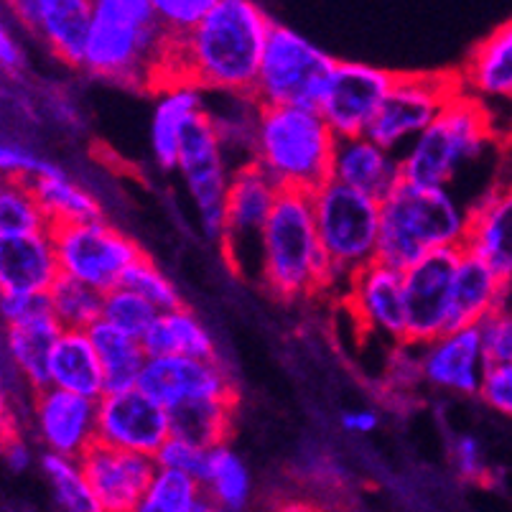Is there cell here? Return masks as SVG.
I'll return each mask as SVG.
<instances>
[{"mask_svg": "<svg viewBox=\"0 0 512 512\" xmlns=\"http://www.w3.org/2000/svg\"><path fill=\"white\" fill-rule=\"evenodd\" d=\"M273 18L253 0H214L197 29L171 44L166 85L189 82L202 92L253 97Z\"/></svg>", "mask_w": 512, "mask_h": 512, "instance_id": "6da1fadb", "label": "cell"}, {"mask_svg": "<svg viewBox=\"0 0 512 512\" xmlns=\"http://www.w3.org/2000/svg\"><path fill=\"white\" fill-rule=\"evenodd\" d=\"M171 44L153 0H92L85 72L125 87H164Z\"/></svg>", "mask_w": 512, "mask_h": 512, "instance_id": "7a4b0ae2", "label": "cell"}, {"mask_svg": "<svg viewBox=\"0 0 512 512\" xmlns=\"http://www.w3.org/2000/svg\"><path fill=\"white\" fill-rule=\"evenodd\" d=\"M469 237V207L444 186L400 181L383 202L377 260L398 271L439 250H464Z\"/></svg>", "mask_w": 512, "mask_h": 512, "instance_id": "3957f363", "label": "cell"}, {"mask_svg": "<svg viewBox=\"0 0 512 512\" xmlns=\"http://www.w3.org/2000/svg\"><path fill=\"white\" fill-rule=\"evenodd\" d=\"M260 286L278 301L334 293L329 260L316 232L314 199L281 192L260 240Z\"/></svg>", "mask_w": 512, "mask_h": 512, "instance_id": "277c9868", "label": "cell"}, {"mask_svg": "<svg viewBox=\"0 0 512 512\" xmlns=\"http://www.w3.org/2000/svg\"><path fill=\"white\" fill-rule=\"evenodd\" d=\"M339 136L319 110L299 105H260L253 164L283 192L316 194L332 181Z\"/></svg>", "mask_w": 512, "mask_h": 512, "instance_id": "5b68a950", "label": "cell"}, {"mask_svg": "<svg viewBox=\"0 0 512 512\" xmlns=\"http://www.w3.org/2000/svg\"><path fill=\"white\" fill-rule=\"evenodd\" d=\"M495 138L490 110L467 92H459L444 113L400 153L403 181L451 189L464 166L479 161Z\"/></svg>", "mask_w": 512, "mask_h": 512, "instance_id": "8992f818", "label": "cell"}, {"mask_svg": "<svg viewBox=\"0 0 512 512\" xmlns=\"http://www.w3.org/2000/svg\"><path fill=\"white\" fill-rule=\"evenodd\" d=\"M311 199L316 232L332 268L334 296H342L352 276L377 260L383 202L334 179L311 194Z\"/></svg>", "mask_w": 512, "mask_h": 512, "instance_id": "52a82bcc", "label": "cell"}, {"mask_svg": "<svg viewBox=\"0 0 512 512\" xmlns=\"http://www.w3.org/2000/svg\"><path fill=\"white\" fill-rule=\"evenodd\" d=\"M337 59L304 34L273 21L260 62L255 100L263 107L299 105L319 110Z\"/></svg>", "mask_w": 512, "mask_h": 512, "instance_id": "ba28073f", "label": "cell"}, {"mask_svg": "<svg viewBox=\"0 0 512 512\" xmlns=\"http://www.w3.org/2000/svg\"><path fill=\"white\" fill-rule=\"evenodd\" d=\"M179 174L186 192L197 209L199 230L209 242H220L227 225V192H230L232 166L222 146L220 128L204 107L186 125L179 151Z\"/></svg>", "mask_w": 512, "mask_h": 512, "instance_id": "9c48e42d", "label": "cell"}, {"mask_svg": "<svg viewBox=\"0 0 512 512\" xmlns=\"http://www.w3.org/2000/svg\"><path fill=\"white\" fill-rule=\"evenodd\" d=\"M51 240L57 248L62 276L100 293L123 286L130 268L146 255L133 237L110 225L105 217L82 225L54 227Z\"/></svg>", "mask_w": 512, "mask_h": 512, "instance_id": "30bf717a", "label": "cell"}, {"mask_svg": "<svg viewBox=\"0 0 512 512\" xmlns=\"http://www.w3.org/2000/svg\"><path fill=\"white\" fill-rule=\"evenodd\" d=\"M462 92L459 74L418 72L398 74L395 85L377 113L367 136L380 146L403 153L428 125L434 123L444 107Z\"/></svg>", "mask_w": 512, "mask_h": 512, "instance_id": "8fae6325", "label": "cell"}, {"mask_svg": "<svg viewBox=\"0 0 512 512\" xmlns=\"http://www.w3.org/2000/svg\"><path fill=\"white\" fill-rule=\"evenodd\" d=\"M281 192V186L260 166L248 164L232 171L227 225L220 248L237 276L260 281V240Z\"/></svg>", "mask_w": 512, "mask_h": 512, "instance_id": "7c38bea8", "label": "cell"}, {"mask_svg": "<svg viewBox=\"0 0 512 512\" xmlns=\"http://www.w3.org/2000/svg\"><path fill=\"white\" fill-rule=\"evenodd\" d=\"M398 74L367 62L337 59L319 113L339 138L367 136Z\"/></svg>", "mask_w": 512, "mask_h": 512, "instance_id": "4fadbf2b", "label": "cell"}, {"mask_svg": "<svg viewBox=\"0 0 512 512\" xmlns=\"http://www.w3.org/2000/svg\"><path fill=\"white\" fill-rule=\"evenodd\" d=\"M29 423L46 454L79 462L97 444V400L49 385L29 395Z\"/></svg>", "mask_w": 512, "mask_h": 512, "instance_id": "5bb4252c", "label": "cell"}, {"mask_svg": "<svg viewBox=\"0 0 512 512\" xmlns=\"http://www.w3.org/2000/svg\"><path fill=\"white\" fill-rule=\"evenodd\" d=\"M171 439V418L141 388L105 393L97 400V441L113 449L153 456Z\"/></svg>", "mask_w": 512, "mask_h": 512, "instance_id": "9a60e30c", "label": "cell"}, {"mask_svg": "<svg viewBox=\"0 0 512 512\" xmlns=\"http://www.w3.org/2000/svg\"><path fill=\"white\" fill-rule=\"evenodd\" d=\"M339 301H344L362 329L388 339L390 347L408 342L406 278L398 268L375 260L352 276Z\"/></svg>", "mask_w": 512, "mask_h": 512, "instance_id": "2e32d148", "label": "cell"}, {"mask_svg": "<svg viewBox=\"0 0 512 512\" xmlns=\"http://www.w3.org/2000/svg\"><path fill=\"white\" fill-rule=\"evenodd\" d=\"M462 250H439L403 271L406 278L408 342H434L451 329V288Z\"/></svg>", "mask_w": 512, "mask_h": 512, "instance_id": "e0dca14e", "label": "cell"}, {"mask_svg": "<svg viewBox=\"0 0 512 512\" xmlns=\"http://www.w3.org/2000/svg\"><path fill=\"white\" fill-rule=\"evenodd\" d=\"M138 388L151 395L166 411L204 403V400H232L237 388L230 372L217 360H189V357H151Z\"/></svg>", "mask_w": 512, "mask_h": 512, "instance_id": "ac0fdd59", "label": "cell"}, {"mask_svg": "<svg viewBox=\"0 0 512 512\" xmlns=\"http://www.w3.org/2000/svg\"><path fill=\"white\" fill-rule=\"evenodd\" d=\"M6 11L67 67L85 69L92 0H16Z\"/></svg>", "mask_w": 512, "mask_h": 512, "instance_id": "d6986e66", "label": "cell"}, {"mask_svg": "<svg viewBox=\"0 0 512 512\" xmlns=\"http://www.w3.org/2000/svg\"><path fill=\"white\" fill-rule=\"evenodd\" d=\"M102 512H133L156 477L158 464L153 456L113 449L97 441L79 459Z\"/></svg>", "mask_w": 512, "mask_h": 512, "instance_id": "ffe728a7", "label": "cell"}, {"mask_svg": "<svg viewBox=\"0 0 512 512\" xmlns=\"http://www.w3.org/2000/svg\"><path fill=\"white\" fill-rule=\"evenodd\" d=\"M423 383L454 395H479L490 360L479 327L449 329L421 347Z\"/></svg>", "mask_w": 512, "mask_h": 512, "instance_id": "44dd1931", "label": "cell"}, {"mask_svg": "<svg viewBox=\"0 0 512 512\" xmlns=\"http://www.w3.org/2000/svg\"><path fill=\"white\" fill-rule=\"evenodd\" d=\"M332 179L377 202H385L403 181L400 153L380 146L370 136L339 138Z\"/></svg>", "mask_w": 512, "mask_h": 512, "instance_id": "7402d4cb", "label": "cell"}, {"mask_svg": "<svg viewBox=\"0 0 512 512\" xmlns=\"http://www.w3.org/2000/svg\"><path fill=\"white\" fill-rule=\"evenodd\" d=\"M467 253L512 283V181L492 186L469 207Z\"/></svg>", "mask_w": 512, "mask_h": 512, "instance_id": "603a6c76", "label": "cell"}, {"mask_svg": "<svg viewBox=\"0 0 512 512\" xmlns=\"http://www.w3.org/2000/svg\"><path fill=\"white\" fill-rule=\"evenodd\" d=\"M456 74L462 92L482 102L490 115L497 105H512V18L484 36Z\"/></svg>", "mask_w": 512, "mask_h": 512, "instance_id": "cb8c5ba5", "label": "cell"}, {"mask_svg": "<svg viewBox=\"0 0 512 512\" xmlns=\"http://www.w3.org/2000/svg\"><path fill=\"white\" fill-rule=\"evenodd\" d=\"M59 278L51 232L0 240V293H49Z\"/></svg>", "mask_w": 512, "mask_h": 512, "instance_id": "d4e9b609", "label": "cell"}, {"mask_svg": "<svg viewBox=\"0 0 512 512\" xmlns=\"http://www.w3.org/2000/svg\"><path fill=\"white\" fill-rule=\"evenodd\" d=\"M207 107L204 92L189 82L158 87L151 115V153L158 169L179 171V151L186 125Z\"/></svg>", "mask_w": 512, "mask_h": 512, "instance_id": "484cf974", "label": "cell"}, {"mask_svg": "<svg viewBox=\"0 0 512 512\" xmlns=\"http://www.w3.org/2000/svg\"><path fill=\"white\" fill-rule=\"evenodd\" d=\"M510 283L497 276L484 260L462 250L451 288V329L479 327L507 304Z\"/></svg>", "mask_w": 512, "mask_h": 512, "instance_id": "4316f807", "label": "cell"}, {"mask_svg": "<svg viewBox=\"0 0 512 512\" xmlns=\"http://www.w3.org/2000/svg\"><path fill=\"white\" fill-rule=\"evenodd\" d=\"M62 332L64 329L54 321V316L3 329L8 362L21 377V383L29 388V393H39L51 385V357L62 339Z\"/></svg>", "mask_w": 512, "mask_h": 512, "instance_id": "83f0119b", "label": "cell"}, {"mask_svg": "<svg viewBox=\"0 0 512 512\" xmlns=\"http://www.w3.org/2000/svg\"><path fill=\"white\" fill-rule=\"evenodd\" d=\"M29 186L36 199H39L51 230L62 225H82V222L102 220L100 199L79 184L77 179H72L54 161Z\"/></svg>", "mask_w": 512, "mask_h": 512, "instance_id": "f1b7e54d", "label": "cell"}, {"mask_svg": "<svg viewBox=\"0 0 512 512\" xmlns=\"http://www.w3.org/2000/svg\"><path fill=\"white\" fill-rule=\"evenodd\" d=\"M148 357H189V360H217V344L204 321L189 306L164 311L143 337Z\"/></svg>", "mask_w": 512, "mask_h": 512, "instance_id": "f546056e", "label": "cell"}, {"mask_svg": "<svg viewBox=\"0 0 512 512\" xmlns=\"http://www.w3.org/2000/svg\"><path fill=\"white\" fill-rule=\"evenodd\" d=\"M51 385L90 400H100L107 393L90 332H62L51 357Z\"/></svg>", "mask_w": 512, "mask_h": 512, "instance_id": "4dcf8cb0", "label": "cell"}, {"mask_svg": "<svg viewBox=\"0 0 512 512\" xmlns=\"http://www.w3.org/2000/svg\"><path fill=\"white\" fill-rule=\"evenodd\" d=\"M90 339L95 344L97 357H100L107 393H123V390L138 388L143 370L151 360L146 347H143V339L130 337L107 321H97L90 329Z\"/></svg>", "mask_w": 512, "mask_h": 512, "instance_id": "1f68e13d", "label": "cell"}, {"mask_svg": "<svg viewBox=\"0 0 512 512\" xmlns=\"http://www.w3.org/2000/svg\"><path fill=\"white\" fill-rule=\"evenodd\" d=\"M235 406L237 403L232 400H204L174 408L169 411L171 436L189 441L199 449H217L230 439Z\"/></svg>", "mask_w": 512, "mask_h": 512, "instance_id": "d6a6232c", "label": "cell"}, {"mask_svg": "<svg viewBox=\"0 0 512 512\" xmlns=\"http://www.w3.org/2000/svg\"><path fill=\"white\" fill-rule=\"evenodd\" d=\"M204 495L222 507V512H240L248 505L250 490V472L240 456L227 444L209 449L207 469L202 477Z\"/></svg>", "mask_w": 512, "mask_h": 512, "instance_id": "836d02e7", "label": "cell"}, {"mask_svg": "<svg viewBox=\"0 0 512 512\" xmlns=\"http://www.w3.org/2000/svg\"><path fill=\"white\" fill-rule=\"evenodd\" d=\"M39 467L49 482L51 497L59 512H102L85 477V469L77 459L41 451Z\"/></svg>", "mask_w": 512, "mask_h": 512, "instance_id": "e575fe53", "label": "cell"}, {"mask_svg": "<svg viewBox=\"0 0 512 512\" xmlns=\"http://www.w3.org/2000/svg\"><path fill=\"white\" fill-rule=\"evenodd\" d=\"M51 316L64 332H90L97 321H102L105 293L62 276L49 291Z\"/></svg>", "mask_w": 512, "mask_h": 512, "instance_id": "d590c367", "label": "cell"}, {"mask_svg": "<svg viewBox=\"0 0 512 512\" xmlns=\"http://www.w3.org/2000/svg\"><path fill=\"white\" fill-rule=\"evenodd\" d=\"M51 232L39 199L23 181H3L0 186V240Z\"/></svg>", "mask_w": 512, "mask_h": 512, "instance_id": "8d00e7d4", "label": "cell"}, {"mask_svg": "<svg viewBox=\"0 0 512 512\" xmlns=\"http://www.w3.org/2000/svg\"><path fill=\"white\" fill-rule=\"evenodd\" d=\"M202 497L204 487L199 479L171 469H158L133 512H194Z\"/></svg>", "mask_w": 512, "mask_h": 512, "instance_id": "74e56055", "label": "cell"}, {"mask_svg": "<svg viewBox=\"0 0 512 512\" xmlns=\"http://www.w3.org/2000/svg\"><path fill=\"white\" fill-rule=\"evenodd\" d=\"M156 319H158V311L153 309L143 296H138L136 291H130L128 286H120L115 288V291L105 293L102 321L118 327L120 332L130 334V337H136V339H143Z\"/></svg>", "mask_w": 512, "mask_h": 512, "instance_id": "f35d334b", "label": "cell"}, {"mask_svg": "<svg viewBox=\"0 0 512 512\" xmlns=\"http://www.w3.org/2000/svg\"><path fill=\"white\" fill-rule=\"evenodd\" d=\"M123 286H128L130 291H136L138 296H143L158 314L184 306L176 283L171 281V278L158 268L156 260L148 258V255H143V258L130 268Z\"/></svg>", "mask_w": 512, "mask_h": 512, "instance_id": "ab89813d", "label": "cell"}, {"mask_svg": "<svg viewBox=\"0 0 512 512\" xmlns=\"http://www.w3.org/2000/svg\"><path fill=\"white\" fill-rule=\"evenodd\" d=\"M214 0H153L156 18L171 41L192 34L212 11Z\"/></svg>", "mask_w": 512, "mask_h": 512, "instance_id": "60d3db41", "label": "cell"}, {"mask_svg": "<svg viewBox=\"0 0 512 512\" xmlns=\"http://www.w3.org/2000/svg\"><path fill=\"white\" fill-rule=\"evenodd\" d=\"M51 164V158L41 156L36 148L29 143L16 141V138H6L0 146V171L6 179L3 181H23L31 184L36 176L44 174L46 166Z\"/></svg>", "mask_w": 512, "mask_h": 512, "instance_id": "b9f144b4", "label": "cell"}, {"mask_svg": "<svg viewBox=\"0 0 512 512\" xmlns=\"http://www.w3.org/2000/svg\"><path fill=\"white\" fill-rule=\"evenodd\" d=\"M484 355L490 365H512V306L505 304L500 311L479 324Z\"/></svg>", "mask_w": 512, "mask_h": 512, "instance_id": "7bdbcfd3", "label": "cell"}, {"mask_svg": "<svg viewBox=\"0 0 512 512\" xmlns=\"http://www.w3.org/2000/svg\"><path fill=\"white\" fill-rule=\"evenodd\" d=\"M207 454V449H199V446L189 444V441L171 436L156 454V464L158 469H171V472L189 474V477L202 482L204 469H207Z\"/></svg>", "mask_w": 512, "mask_h": 512, "instance_id": "ee69618b", "label": "cell"}, {"mask_svg": "<svg viewBox=\"0 0 512 512\" xmlns=\"http://www.w3.org/2000/svg\"><path fill=\"white\" fill-rule=\"evenodd\" d=\"M3 327H21L51 316L49 293H0Z\"/></svg>", "mask_w": 512, "mask_h": 512, "instance_id": "f6af8a7d", "label": "cell"}, {"mask_svg": "<svg viewBox=\"0 0 512 512\" xmlns=\"http://www.w3.org/2000/svg\"><path fill=\"white\" fill-rule=\"evenodd\" d=\"M385 370H388V383L395 385L400 390H408L413 385L423 383V367H421V347L411 342L395 344L390 347L388 362H385Z\"/></svg>", "mask_w": 512, "mask_h": 512, "instance_id": "bcb514c9", "label": "cell"}, {"mask_svg": "<svg viewBox=\"0 0 512 512\" xmlns=\"http://www.w3.org/2000/svg\"><path fill=\"white\" fill-rule=\"evenodd\" d=\"M477 398L500 416L512 418V365L487 367Z\"/></svg>", "mask_w": 512, "mask_h": 512, "instance_id": "7dc6e473", "label": "cell"}, {"mask_svg": "<svg viewBox=\"0 0 512 512\" xmlns=\"http://www.w3.org/2000/svg\"><path fill=\"white\" fill-rule=\"evenodd\" d=\"M451 459H454V469L459 472V477L469 479V482H484L487 479L490 464H487L484 446L477 436H456L454 446H451Z\"/></svg>", "mask_w": 512, "mask_h": 512, "instance_id": "c3c4849f", "label": "cell"}, {"mask_svg": "<svg viewBox=\"0 0 512 512\" xmlns=\"http://www.w3.org/2000/svg\"><path fill=\"white\" fill-rule=\"evenodd\" d=\"M0 67H3L6 77H18L26 67V49L8 26L0 29Z\"/></svg>", "mask_w": 512, "mask_h": 512, "instance_id": "681fc988", "label": "cell"}, {"mask_svg": "<svg viewBox=\"0 0 512 512\" xmlns=\"http://www.w3.org/2000/svg\"><path fill=\"white\" fill-rule=\"evenodd\" d=\"M6 462L13 472H26V469H31L36 464L34 446L23 439L21 434L6 436Z\"/></svg>", "mask_w": 512, "mask_h": 512, "instance_id": "f907efd6", "label": "cell"}, {"mask_svg": "<svg viewBox=\"0 0 512 512\" xmlns=\"http://www.w3.org/2000/svg\"><path fill=\"white\" fill-rule=\"evenodd\" d=\"M344 431L349 434H372L377 426H380V416L375 411H367V408H360V411H344L342 418H339Z\"/></svg>", "mask_w": 512, "mask_h": 512, "instance_id": "816d5d0a", "label": "cell"}, {"mask_svg": "<svg viewBox=\"0 0 512 512\" xmlns=\"http://www.w3.org/2000/svg\"><path fill=\"white\" fill-rule=\"evenodd\" d=\"M268 512H329V510L324 505H319V502L306 500V497H281V500H276L271 507H268Z\"/></svg>", "mask_w": 512, "mask_h": 512, "instance_id": "f5cc1de1", "label": "cell"}, {"mask_svg": "<svg viewBox=\"0 0 512 512\" xmlns=\"http://www.w3.org/2000/svg\"><path fill=\"white\" fill-rule=\"evenodd\" d=\"M194 512H222V507L217 505V502H212V500H209L207 495H204L202 500L197 502V507H194Z\"/></svg>", "mask_w": 512, "mask_h": 512, "instance_id": "db71d44e", "label": "cell"}]
</instances>
